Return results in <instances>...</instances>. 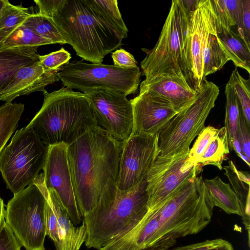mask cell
I'll return each instance as SVG.
<instances>
[{"label":"cell","instance_id":"cell-1","mask_svg":"<svg viewBox=\"0 0 250 250\" xmlns=\"http://www.w3.org/2000/svg\"><path fill=\"white\" fill-rule=\"evenodd\" d=\"M122 146L98 125L68 146L73 187L82 217L116 184Z\"/></svg>","mask_w":250,"mask_h":250},{"label":"cell","instance_id":"cell-2","mask_svg":"<svg viewBox=\"0 0 250 250\" xmlns=\"http://www.w3.org/2000/svg\"><path fill=\"white\" fill-rule=\"evenodd\" d=\"M49 19L65 43L71 45L78 56L92 63H102L104 57L121 46L127 37L96 0H64Z\"/></svg>","mask_w":250,"mask_h":250},{"label":"cell","instance_id":"cell-3","mask_svg":"<svg viewBox=\"0 0 250 250\" xmlns=\"http://www.w3.org/2000/svg\"><path fill=\"white\" fill-rule=\"evenodd\" d=\"M40 110L25 126L49 146L70 145L98 125L90 100L82 93L63 87L43 92Z\"/></svg>","mask_w":250,"mask_h":250},{"label":"cell","instance_id":"cell-4","mask_svg":"<svg viewBox=\"0 0 250 250\" xmlns=\"http://www.w3.org/2000/svg\"><path fill=\"white\" fill-rule=\"evenodd\" d=\"M146 177L135 187L119 190L116 184L104 192L95 208L83 217L85 244L99 250L135 227L148 211Z\"/></svg>","mask_w":250,"mask_h":250},{"label":"cell","instance_id":"cell-5","mask_svg":"<svg viewBox=\"0 0 250 250\" xmlns=\"http://www.w3.org/2000/svg\"><path fill=\"white\" fill-rule=\"evenodd\" d=\"M214 207L202 175L188 180L157 209L160 241L147 250H168L178 238L199 233L210 222Z\"/></svg>","mask_w":250,"mask_h":250},{"label":"cell","instance_id":"cell-6","mask_svg":"<svg viewBox=\"0 0 250 250\" xmlns=\"http://www.w3.org/2000/svg\"><path fill=\"white\" fill-rule=\"evenodd\" d=\"M194 0H193L194 3ZM193 3L173 0L158 41L141 63L146 79L167 76L184 79L195 90L186 55V36Z\"/></svg>","mask_w":250,"mask_h":250},{"label":"cell","instance_id":"cell-7","mask_svg":"<svg viewBox=\"0 0 250 250\" xmlns=\"http://www.w3.org/2000/svg\"><path fill=\"white\" fill-rule=\"evenodd\" d=\"M219 87L205 80L194 101L176 114L158 134V156H171L190 149V145L205 128L215 106Z\"/></svg>","mask_w":250,"mask_h":250},{"label":"cell","instance_id":"cell-8","mask_svg":"<svg viewBox=\"0 0 250 250\" xmlns=\"http://www.w3.org/2000/svg\"><path fill=\"white\" fill-rule=\"evenodd\" d=\"M48 151L32 129L17 130L0 153V171L7 188L15 194L32 184L43 169Z\"/></svg>","mask_w":250,"mask_h":250},{"label":"cell","instance_id":"cell-9","mask_svg":"<svg viewBox=\"0 0 250 250\" xmlns=\"http://www.w3.org/2000/svg\"><path fill=\"white\" fill-rule=\"evenodd\" d=\"M141 74L138 66L123 68L114 65L76 61L62 66L58 76L64 86L79 90L83 94L94 90H105L127 96L137 92Z\"/></svg>","mask_w":250,"mask_h":250},{"label":"cell","instance_id":"cell-10","mask_svg":"<svg viewBox=\"0 0 250 250\" xmlns=\"http://www.w3.org/2000/svg\"><path fill=\"white\" fill-rule=\"evenodd\" d=\"M45 198L34 183L14 194L5 212L6 223L26 250H44Z\"/></svg>","mask_w":250,"mask_h":250},{"label":"cell","instance_id":"cell-11","mask_svg":"<svg viewBox=\"0 0 250 250\" xmlns=\"http://www.w3.org/2000/svg\"><path fill=\"white\" fill-rule=\"evenodd\" d=\"M189 151L171 156L157 155L146 176L148 211L160 208L182 184L202 171L203 167L199 164L182 170Z\"/></svg>","mask_w":250,"mask_h":250},{"label":"cell","instance_id":"cell-12","mask_svg":"<svg viewBox=\"0 0 250 250\" xmlns=\"http://www.w3.org/2000/svg\"><path fill=\"white\" fill-rule=\"evenodd\" d=\"M84 94L91 103L98 125L117 141H126L133 130L131 100L121 93L105 90H94Z\"/></svg>","mask_w":250,"mask_h":250},{"label":"cell","instance_id":"cell-13","mask_svg":"<svg viewBox=\"0 0 250 250\" xmlns=\"http://www.w3.org/2000/svg\"><path fill=\"white\" fill-rule=\"evenodd\" d=\"M122 143L116 186L126 190L146 177L158 155V134H132Z\"/></svg>","mask_w":250,"mask_h":250},{"label":"cell","instance_id":"cell-14","mask_svg":"<svg viewBox=\"0 0 250 250\" xmlns=\"http://www.w3.org/2000/svg\"><path fill=\"white\" fill-rule=\"evenodd\" d=\"M215 30V15L211 0H194L186 36V55L196 91L206 80L203 71L206 42L208 34Z\"/></svg>","mask_w":250,"mask_h":250},{"label":"cell","instance_id":"cell-15","mask_svg":"<svg viewBox=\"0 0 250 250\" xmlns=\"http://www.w3.org/2000/svg\"><path fill=\"white\" fill-rule=\"evenodd\" d=\"M67 147L64 144L48 146L43 173L47 188L53 189L57 192L72 222L75 226H78L83 221V217L80 212L73 189Z\"/></svg>","mask_w":250,"mask_h":250},{"label":"cell","instance_id":"cell-16","mask_svg":"<svg viewBox=\"0 0 250 250\" xmlns=\"http://www.w3.org/2000/svg\"><path fill=\"white\" fill-rule=\"evenodd\" d=\"M130 100L134 134L157 135L178 113L171 104L145 93Z\"/></svg>","mask_w":250,"mask_h":250},{"label":"cell","instance_id":"cell-17","mask_svg":"<svg viewBox=\"0 0 250 250\" xmlns=\"http://www.w3.org/2000/svg\"><path fill=\"white\" fill-rule=\"evenodd\" d=\"M139 93L167 103L178 113L194 101L197 91L183 78L159 76L145 79L140 84Z\"/></svg>","mask_w":250,"mask_h":250},{"label":"cell","instance_id":"cell-18","mask_svg":"<svg viewBox=\"0 0 250 250\" xmlns=\"http://www.w3.org/2000/svg\"><path fill=\"white\" fill-rule=\"evenodd\" d=\"M61 69L46 70L36 62L19 69L11 82L0 92V101L11 103L16 98L36 91L44 92L45 87L59 81Z\"/></svg>","mask_w":250,"mask_h":250},{"label":"cell","instance_id":"cell-19","mask_svg":"<svg viewBox=\"0 0 250 250\" xmlns=\"http://www.w3.org/2000/svg\"><path fill=\"white\" fill-rule=\"evenodd\" d=\"M48 190L49 199L57 222L59 241L56 250H79L86 238L84 224L82 222L81 226H75L57 192L51 188Z\"/></svg>","mask_w":250,"mask_h":250},{"label":"cell","instance_id":"cell-20","mask_svg":"<svg viewBox=\"0 0 250 250\" xmlns=\"http://www.w3.org/2000/svg\"><path fill=\"white\" fill-rule=\"evenodd\" d=\"M37 46L11 48L0 52V92L21 68L39 61Z\"/></svg>","mask_w":250,"mask_h":250},{"label":"cell","instance_id":"cell-21","mask_svg":"<svg viewBox=\"0 0 250 250\" xmlns=\"http://www.w3.org/2000/svg\"><path fill=\"white\" fill-rule=\"evenodd\" d=\"M216 35L219 43L236 67L250 73V48L231 29L227 30L217 21L215 17Z\"/></svg>","mask_w":250,"mask_h":250},{"label":"cell","instance_id":"cell-22","mask_svg":"<svg viewBox=\"0 0 250 250\" xmlns=\"http://www.w3.org/2000/svg\"><path fill=\"white\" fill-rule=\"evenodd\" d=\"M204 182L214 207L220 208L228 214L242 217L240 201L229 184L223 182L218 176L212 179H204Z\"/></svg>","mask_w":250,"mask_h":250},{"label":"cell","instance_id":"cell-23","mask_svg":"<svg viewBox=\"0 0 250 250\" xmlns=\"http://www.w3.org/2000/svg\"><path fill=\"white\" fill-rule=\"evenodd\" d=\"M224 174L228 178L240 201L242 220L246 229L250 234V176L247 171L237 169L233 162L230 160L228 166L224 167Z\"/></svg>","mask_w":250,"mask_h":250},{"label":"cell","instance_id":"cell-24","mask_svg":"<svg viewBox=\"0 0 250 250\" xmlns=\"http://www.w3.org/2000/svg\"><path fill=\"white\" fill-rule=\"evenodd\" d=\"M29 12L28 8L3 0L0 14V43L23 23L31 14Z\"/></svg>","mask_w":250,"mask_h":250},{"label":"cell","instance_id":"cell-25","mask_svg":"<svg viewBox=\"0 0 250 250\" xmlns=\"http://www.w3.org/2000/svg\"><path fill=\"white\" fill-rule=\"evenodd\" d=\"M229 151L227 134L224 126L219 129L217 135L206 147L198 164L203 167L213 165L221 170L223 162L227 159Z\"/></svg>","mask_w":250,"mask_h":250},{"label":"cell","instance_id":"cell-26","mask_svg":"<svg viewBox=\"0 0 250 250\" xmlns=\"http://www.w3.org/2000/svg\"><path fill=\"white\" fill-rule=\"evenodd\" d=\"M203 76L206 77L220 70L229 60L220 46L216 30L207 37L203 51Z\"/></svg>","mask_w":250,"mask_h":250},{"label":"cell","instance_id":"cell-27","mask_svg":"<svg viewBox=\"0 0 250 250\" xmlns=\"http://www.w3.org/2000/svg\"><path fill=\"white\" fill-rule=\"evenodd\" d=\"M24 110L21 103H5L0 106V153L16 130Z\"/></svg>","mask_w":250,"mask_h":250},{"label":"cell","instance_id":"cell-28","mask_svg":"<svg viewBox=\"0 0 250 250\" xmlns=\"http://www.w3.org/2000/svg\"><path fill=\"white\" fill-rule=\"evenodd\" d=\"M53 44L35 33L31 28L21 24L0 43V52L9 48L37 46Z\"/></svg>","mask_w":250,"mask_h":250},{"label":"cell","instance_id":"cell-29","mask_svg":"<svg viewBox=\"0 0 250 250\" xmlns=\"http://www.w3.org/2000/svg\"><path fill=\"white\" fill-rule=\"evenodd\" d=\"M225 94L226 103L224 127L227 134L229 150L231 151L242 109L233 87L229 81L226 84Z\"/></svg>","mask_w":250,"mask_h":250},{"label":"cell","instance_id":"cell-30","mask_svg":"<svg viewBox=\"0 0 250 250\" xmlns=\"http://www.w3.org/2000/svg\"><path fill=\"white\" fill-rule=\"evenodd\" d=\"M22 24L29 27L37 34L51 41L53 44L65 43L53 22L38 13L30 14Z\"/></svg>","mask_w":250,"mask_h":250},{"label":"cell","instance_id":"cell-31","mask_svg":"<svg viewBox=\"0 0 250 250\" xmlns=\"http://www.w3.org/2000/svg\"><path fill=\"white\" fill-rule=\"evenodd\" d=\"M219 129L211 126L205 127L198 135L192 147L189 149L188 158L182 167L186 170L197 165L200 158L211 140L217 135Z\"/></svg>","mask_w":250,"mask_h":250},{"label":"cell","instance_id":"cell-32","mask_svg":"<svg viewBox=\"0 0 250 250\" xmlns=\"http://www.w3.org/2000/svg\"><path fill=\"white\" fill-rule=\"evenodd\" d=\"M240 103L243 113L250 125V82L244 79L237 68L233 70L229 79Z\"/></svg>","mask_w":250,"mask_h":250},{"label":"cell","instance_id":"cell-33","mask_svg":"<svg viewBox=\"0 0 250 250\" xmlns=\"http://www.w3.org/2000/svg\"><path fill=\"white\" fill-rule=\"evenodd\" d=\"M71 58L70 54L62 48L48 54L40 55L39 63L46 70H55L68 63Z\"/></svg>","mask_w":250,"mask_h":250},{"label":"cell","instance_id":"cell-34","mask_svg":"<svg viewBox=\"0 0 250 250\" xmlns=\"http://www.w3.org/2000/svg\"><path fill=\"white\" fill-rule=\"evenodd\" d=\"M108 18L119 28L125 33L128 29L125 25L118 6L117 0H96Z\"/></svg>","mask_w":250,"mask_h":250},{"label":"cell","instance_id":"cell-35","mask_svg":"<svg viewBox=\"0 0 250 250\" xmlns=\"http://www.w3.org/2000/svg\"><path fill=\"white\" fill-rule=\"evenodd\" d=\"M242 153L250 160V125L246 120L241 110L236 130V135Z\"/></svg>","mask_w":250,"mask_h":250},{"label":"cell","instance_id":"cell-36","mask_svg":"<svg viewBox=\"0 0 250 250\" xmlns=\"http://www.w3.org/2000/svg\"><path fill=\"white\" fill-rule=\"evenodd\" d=\"M211 4L218 22L227 30L236 25L231 15L224 0H211Z\"/></svg>","mask_w":250,"mask_h":250},{"label":"cell","instance_id":"cell-37","mask_svg":"<svg viewBox=\"0 0 250 250\" xmlns=\"http://www.w3.org/2000/svg\"><path fill=\"white\" fill-rule=\"evenodd\" d=\"M21 245L6 223L0 231V250H21Z\"/></svg>","mask_w":250,"mask_h":250},{"label":"cell","instance_id":"cell-38","mask_svg":"<svg viewBox=\"0 0 250 250\" xmlns=\"http://www.w3.org/2000/svg\"><path fill=\"white\" fill-rule=\"evenodd\" d=\"M112 58L116 66L128 68L137 66V62L132 55L123 49H117L112 53Z\"/></svg>","mask_w":250,"mask_h":250},{"label":"cell","instance_id":"cell-39","mask_svg":"<svg viewBox=\"0 0 250 250\" xmlns=\"http://www.w3.org/2000/svg\"><path fill=\"white\" fill-rule=\"evenodd\" d=\"M64 0H34L39 8L38 13L48 19H51Z\"/></svg>","mask_w":250,"mask_h":250},{"label":"cell","instance_id":"cell-40","mask_svg":"<svg viewBox=\"0 0 250 250\" xmlns=\"http://www.w3.org/2000/svg\"><path fill=\"white\" fill-rule=\"evenodd\" d=\"M242 25L246 39L250 43V0H242Z\"/></svg>","mask_w":250,"mask_h":250},{"label":"cell","instance_id":"cell-41","mask_svg":"<svg viewBox=\"0 0 250 250\" xmlns=\"http://www.w3.org/2000/svg\"><path fill=\"white\" fill-rule=\"evenodd\" d=\"M5 212L4 203L3 200L0 197V231L3 225L5 222Z\"/></svg>","mask_w":250,"mask_h":250},{"label":"cell","instance_id":"cell-42","mask_svg":"<svg viewBox=\"0 0 250 250\" xmlns=\"http://www.w3.org/2000/svg\"><path fill=\"white\" fill-rule=\"evenodd\" d=\"M170 250H191L190 244L186 246L178 247Z\"/></svg>","mask_w":250,"mask_h":250},{"label":"cell","instance_id":"cell-43","mask_svg":"<svg viewBox=\"0 0 250 250\" xmlns=\"http://www.w3.org/2000/svg\"><path fill=\"white\" fill-rule=\"evenodd\" d=\"M3 0H0V14L3 6Z\"/></svg>","mask_w":250,"mask_h":250}]
</instances>
